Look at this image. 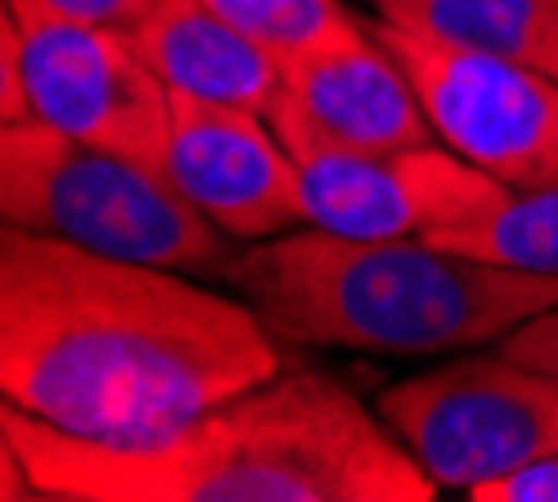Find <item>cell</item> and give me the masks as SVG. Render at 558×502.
Returning <instances> with one entry per match:
<instances>
[{
	"mask_svg": "<svg viewBox=\"0 0 558 502\" xmlns=\"http://www.w3.org/2000/svg\"><path fill=\"white\" fill-rule=\"evenodd\" d=\"M277 372L282 336L252 302L21 226L0 236V392L56 432L151 448Z\"/></svg>",
	"mask_w": 558,
	"mask_h": 502,
	"instance_id": "1",
	"label": "cell"
},
{
	"mask_svg": "<svg viewBox=\"0 0 558 502\" xmlns=\"http://www.w3.org/2000/svg\"><path fill=\"white\" fill-rule=\"evenodd\" d=\"M5 442L40 498L65 502H433V482L388 423L323 372H277L177 438L106 448L5 402Z\"/></svg>",
	"mask_w": 558,
	"mask_h": 502,
	"instance_id": "2",
	"label": "cell"
},
{
	"mask_svg": "<svg viewBox=\"0 0 558 502\" xmlns=\"http://www.w3.org/2000/svg\"><path fill=\"white\" fill-rule=\"evenodd\" d=\"M227 282L282 342L383 357L473 352L558 302V277L488 267L423 236L367 242L323 226L236 252Z\"/></svg>",
	"mask_w": 558,
	"mask_h": 502,
	"instance_id": "3",
	"label": "cell"
},
{
	"mask_svg": "<svg viewBox=\"0 0 558 502\" xmlns=\"http://www.w3.org/2000/svg\"><path fill=\"white\" fill-rule=\"evenodd\" d=\"M0 221L186 277L227 282L236 261L232 236L161 167L86 146L46 121H0Z\"/></svg>",
	"mask_w": 558,
	"mask_h": 502,
	"instance_id": "4",
	"label": "cell"
},
{
	"mask_svg": "<svg viewBox=\"0 0 558 502\" xmlns=\"http://www.w3.org/2000/svg\"><path fill=\"white\" fill-rule=\"evenodd\" d=\"M377 417L438 488L458 492L558 452V382L504 347L392 382Z\"/></svg>",
	"mask_w": 558,
	"mask_h": 502,
	"instance_id": "5",
	"label": "cell"
},
{
	"mask_svg": "<svg viewBox=\"0 0 558 502\" xmlns=\"http://www.w3.org/2000/svg\"><path fill=\"white\" fill-rule=\"evenodd\" d=\"M373 30L408 65L433 136L448 151L504 181L508 192H558V76L438 46L392 21H373Z\"/></svg>",
	"mask_w": 558,
	"mask_h": 502,
	"instance_id": "6",
	"label": "cell"
},
{
	"mask_svg": "<svg viewBox=\"0 0 558 502\" xmlns=\"http://www.w3.org/2000/svg\"><path fill=\"white\" fill-rule=\"evenodd\" d=\"M26 51L31 121L86 146L161 167L171 90L151 71L131 30L81 21H15Z\"/></svg>",
	"mask_w": 558,
	"mask_h": 502,
	"instance_id": "7",
	"label": "cell"
},
{
	"mask_svg": "<svg viewBox=\"0 0 558 502\" xmlns=\"http://www.w3.org/2000/svg\"><path fill=\"white\" fill-rule=\"evenodd\" d=\"M267 121L298 161L377 156L433 142V121L408 65L363 21L282 65Z\"/></svg>",
	"mask_w": 558,
	"mask_h": 502,
	"instance_id": "8",
	"label": "cell"
},
{
	"mask_svg": "<svg viewBox=\"0 0 558 502\" xmlns=\"http://www.w3.org/2000/svg\"><path fill=\"white\" fill-rule=\"evenodd\" d=\"M161 171L232 242H267L307 226L302 161L282 146L272 121L247 106L171 96Z\"/></svg>",
	"mask_w": 558,
	"mask_h": 502,
	"instance_id": "9",
	"label": "cell"
},
{
	"mask_svg": "<svg viewBox=\"0 0 558 502\" xmlns=\"http://www.w3.org/2000/svg\"><path fill=\"white\" fill-rule=\"evenodd\" d=\"M302 186H307V226L367 236V242L463 226L508 196L504 181H494L448 146L302 161Z\"/></svg>",
	"mask_w": 558,
	"mask_h": 502,
	"instance_id": "10",
	"label": "cell"
},
{
	"mask_svg": "<svg viewBox=\"0 0 558 502\" xmlns=\"http://www.w3.org/2000/svg\"><path fill=\"white\" fill-rule=\"evenodd\" d=\"M126 30L171 96L247 106L267 117L282 65L252 36H242L211 0H146Z\"/></svg>",
	"mask_w": 558,
	"mask_h": 502,
	"instance_id": "11",
	"label": "cell"
},
{
	"mask_svg": "<svg viewBox=\"0 0 558 502\" xmlns=\"http://www.w3.org/2000/svg\"><path fill=\"white\" fill-rule=\"evenodd\" d=\"M383 21L438 46L558 76V0H392Z\"/></svg>",
	"mask_w": 558,
	"mask_h": 502,
	"instance_id": "12",
	"label": "cell"
},
{
	"mask_svg": "<svg viewBox=\"0 0 558 502\" xmlns=\"http://www.w3.org/2000/svg\"><path fill=\"white\" fill-rule=\"evenodd\" d=\"M423 242L488 267L558 277V192H508L494 211L463 226H442Z\"/></svg>",
	"mask_w": 558,
	"mask_h": 502,
	"instance_id": "13",
	"label": "cell"
},
{
	"mask_svg": "<svg viewBox=\"0 0 558 502\" xmlns=\"http://www.w3.org/2000/svg\"><path fill=\"white\" fill-rule=\"evenodd\" d=\"M242 36H252L277 65L317 51L342 30L357 26V15L342 11V0H211Z\"/></svg>",
	"mask_w": 558,
	"mask_h": 502,
	"instance_id": "14",
	"label": "cell"
},
{
	"mask_svg": "<svg viewBox=\"0 0 558 502\" xmlns=\"http://www.w3.org/2000/svg\"><path fill=\"white\" fill-rule=\"evenodd\" d=\"M146 0H5L15 21H81V26H121L142 15Z\"/></svg>",
	"mask_w": 558,
	"mask_h": 502,
	"instance_id": "15",
	"label": "cell"
},
{
	"mask_svg": "<svg viewBox=\"0 0 558 502\" xmlns=\"http://www.w3.org/2000/svg\"><path fill=\"white\" fill-rule=\"evenodd\" d=\"M468 498L473 502H558V452H544V457H533V463L483 482Z\"/></svg>",
	"mask_w": 558,
	"mask_h": 502,
	"instance_id": "16",
	"label": "cell"
},
{
	"mask_svg": "<svg viewBox=\"0 0 558 502\" xmlns=\"http://www.w3.org/2000/svg\"><path fill=\"white\" fill-rule=\"evenodd\" d=\"M498 347H504L508 357L529 362V367H538L544 377L558 382V302L548 311H538V317H529L523 327H513Z\"/></svg>",
	"mask_w": 558,
	"mask_h": 502,
	"instance_id": "17",
	"label": "cell"
},
{
	"mask_svg": "<svg viewBox=\"0 0 558 502\" xmlns=\"http://www.w3.org/2000/svg\"><path fill=\"white\" fill-rule=\"evenodd\" d=\"M0 90H5V111L0 121H31V90H26V51H21V26L15 15H0Z\"/></svg>",
	"mask_w": 558,
	"mask_h": 502,
	"instance_id": "18",
	"label": "cell"
},
{
	"mask_svg": "<svg viewBox=\"0 0 558 502\" xmlns=\"http://www.w3.org/2000/svg\"><path fill=\"white\" fill-rule=\"evenodd\" d=\"M373 5H377V11H383V5H392V0H373Z\"/></svg>",
	"mask_w": 558,
	"mask_h": 502,
	"instance_id": "19",
	"label": "cell"
}]
</instances>
